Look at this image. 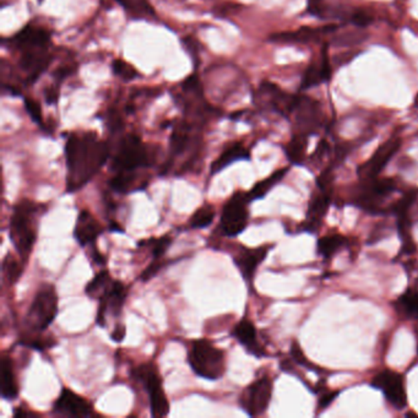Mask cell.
Masks as SVG:
<instances>
[{
    "instance_id": "1",
    "label": "cell",
    "mask_w": 418,
    "mask_h": 418,
    "mask_svg": "<svg viewBox=\"0 0 418 418\" xmlns=\"http://www.w3.org/2000/svg\"><path fill=\"white\" fill-rule=\"evenodd\" d=\"M109 147L98 140L96 134H72L65 144V159L68 167L67 192L79 190L100 172L106 164Z\"/></svg>"
},
{
    "instance_id": "2",
    "label": "cell",
    "mask_w": 418,
    "mask_h": 418,
    "mask_svg": "<svg viewBox=\"0 0 418 418\" xmlns=\"http://www.w3.org/2000/svg\"><path fill=\"white\" fill-rule=\"evenodd\" d=\"M38 209V205L32 201L21 200L14 208L10 219V239L23 260L28 259L36 242Z\"/></svg>"
},
{
    "instance_id": "3",
    "label": "cell",
    "mask_w": 418,
    "mask_h": 418,
    "mask_svg": "<svg viewBox=\"0 0 418 418\" xmlns=\"http://www.w3.org/2000/svg\"><path fill=\"white\" fill-rule=\"evenodd\" d=\"M188 362L194 373L209 380L222 378L226 371L225 353L209 340H197L192 342L188 353Z\"/></svg>"
},
{
    "instance_id": "4",
    "label": "cell",
    "mask_w": 418,
    "mask_h": 418,
    "mask_svg": "<svg viewBox=\"0 0 418 418\" xmlns=\"http://www.w3.org/2000/svg\"><path fill=\"white\" fill-rule=\"evenodd\" d=\"M150 166V153L142 139L135 134L123 138L114 155L112 167L117 173L135 172L138 168Z\"/></svg>"
},
{
    "instance_id": "5",
    "label": "cell",
    "mask_w": 418,
    "mask_h": 418,
    "mask_svg": "<svg viewBox=\"0 0 418 418\" xmlns=\"http://www.w3.org/2000/svg\"><path fill=\"white\" fill-rule=\"evenodd\" d=\"M58 311V296L51 285L38 289L30 307L26 322L32 331H45L51 325Z\"/></svg>"
},
{
    "instance_id": "6",
    "label": "cell",
    "mask_w": 418,
    "mask_h": 418,
    "mask_svg": "<svg viewBox=\"0 0 418 418\" xmlns=\"http://www.w3.org/2000/svg\"><path fill=\"white\" fill-rule=\"evenodd\" d=\"M133 375L139 380L150 395V406L153 417H166L170 413V402L164 394L162 380L153 364H142L135 368Z\"/></svg>"
},
{
    "instance_id": "7",
    "label": "cell",
    "mask_w": 418,
    "mask_h": 418,
    "mask_svg": "<svg viewBox=\"0 0 418 418\" xmlns=\"http://www.w3.org/2000/svg\"><path fill=\"white\" fill-rule=\"evenodd\" d=\"M248 192H239L225 205L221 216V232L226 237H237L248 226Z\"/></svg>"
},
{
    "instance_id": "8",
    "label": "cell",
    "mask_w": 418,
    "mask_h": 418,
    "mask_svg": "<svg viewBox=\"0 0 418 418\" xmlns=\"http://www.w3.org/2000/svg\"><path fill=\"white\" fill-rule=\"evenodd\" d=\"M372 385L384 394L386 402L396 410H402L407 406L405 380L402 374L385 369L374 377Z\"/></svg>"
},
{
    "instance_id": "9",
    "label": "cell",
    "mask_w": 418,
    "mask_h": 418,
    "mask_svg": "<svg viewBox=\"0 0 418 418\" xmlns=\"http://www.w3.org/2000/svg\"><path fill=\"white\" fill-rule=\"evenodd\" d=\"M272 382L267 377L255 380L254 383L249 385L244 390L243 395L241 397V404L249 416H259L267 410L269 404L272 402Z\"/></svg>"
},
{
    "instance_id": "10",
    "label": "cell",
    "mask_w": 418,
    "mask_h": 418,
    "mask_svg": "<svg viewBox=\"0 0 418 418\" xmlns=\"http://www.w3.org/2000/svg\"><path fill=\"white\" fill-rule=\"evenodd\" d=\"M402 146L400 138H391L390 140L384 142L378 150L373 153V156L368 160L367 162L362 164L358 168V175L363 181H371L378 178L380 172L384 170L390 160L395 155Z\"/></svg>"
},
{
    "instance_id": "11",
    "label": "cell",
    "mask_w": 418,
    "mask_h": 418,
    "mask_svg": "<svg viewBox=\"0 0 418 418\" xmlns=\"http://www.w3.org/2000/svg\"><path fill=\"white\" fill-rule=\"evenodd\" d=\"M294 112L300 130L298 134L308 136L317 133L322 120V109L317 101L309 97H297Z\"/></svg>"
},
{
    "instance_id": "12",
    "label": "cell",
    "mask_w": 418,
    "mask_h": 418,
    "mask_svg": "<svg viewBox=\"0 0 418 418\" xmlns=\"http://www.w3.org/2000/svg\"><path fill=\"white\" fill-rule=\"evenodd\" d=\"M362 188L361 192L357 198V203L368 211H377L378 204L395 190V182L390 178L384 179H371Z\"/></svg>"
},
{
    "instance_id": "13",
    "label": "cell",
    "mask_w": 418,
    "mask_h": 418,
    "mask_svg": "<svg viewBox=\"0 0 418 418\" xmlns=\"http://www.w3.org/2000/svg\"><path fill=\"white\" fill-rule=\"evenodd\" d=\"M259 100L264 102L267 107L277 113L287 116L294 112L297 97L291 96L289 94L283 92L276 85L272 82H263L259 89Z\"/></svg>"
},
{
    "instance_id": "14",
    "label": "cell",
    "mask_w": 418,
    "mask_h": 418,
    "mask_svg": "<svg viewBox=\"0 0 418 418\" xmlns=\"http://www.w3.org/2000/svg\"><path fill=\"white\" fill-rule=\"evenodd\" d=\"M53 408L58 415L68 417H90L94 415L90 402L67 388L62 390Z\"/></svg>"
},
{
    "instance_id": "15",
    "label": "cell",
    "mask_w": 418,
    "mask_h": 418,
    "mask_svg": "<svg viewBox=\"0 0 418 418\" xmlns=\"http://www.w3.org/2000/svg\"><path fill=\"white\" fill-rule=\"evenodd\" d=\"M126 289L124 285L119 281H113L111 289L100 298V305L97 311L96 322L100 327H104L106 314L112 313L114 316L119 314L126 298Z\"/></svg>"
},
{
    "instance_id": "16",
    "label": "cell",
    "mask_w": 418,
    "mask_h": 418,
    "mask_svg": "<svg viewBox=\"0 0 418 418\" xmlns=\"http://www.w3.org/2000/svg\"><path fill=\"white\" fill-rule=\"evenodd\" d=\"M12 43L16 45L21 51L34 50V48H47L51 43V34L45 29L29 25L12 37Z\"/></svg>"
},
{
    "instance_id": "17",
    "label": "cell",
    "mask_w": 418,
    "mask_h": 418,
    "mask_svg": "<svg viewBox=\"0 0 418 418\" xmlns=\"http://www.w3.org/2000/svg\"><path fill=\"white\" fill-rule=\"evenodd\" d=\"M102 232L103 227L100 225V222L91 215V212L82 210L78 216V222L74 230V237L76 242L81 247H85L87 244L95 242Z\"/></svg>"
},
{
    "instance_id": "18",
    "label": "cell",
    "mask_w": 418,
    "mask_h": 418,
    "mask_svg": "<svg viewBox=\"0 0 418 418\" xmlns=\"http://www.w3.org/2000/svg\"><path fill=\"white\" fill-rule=\"evenodd\" d=\"M267 255V248L243 249L238 253L237 256H234V264L237 265L238 270L242 274L244 280L252 281L254 276L256 269L259 267L263 260L265 259Z\"/></svg>"
},
{
    "instance_id": "19",
    "label": "cell",
    "mask_w": 418,
    "mask_h": 418,
    "mask_svg": "<svg viewBox=\"0 0 418 418\" xmlns=\"http://www.w3.org/2000/svg\"><path fill=\"white\" fill-rule=\"evenodd\" d=\"M233 336L254 356L261 357L265 355V352L256 339V329L254 324L249 322L248 319H242L238 322L233 329Z\"/></svg>"
},
{
    "instance_id": "20",
    "label": "cell",
    "mask_w": 418,
    "mask_h": 418,
    "mask_svg": "<svg viewBox=\"0 0 418 418\" xmlns=\"http://www.w3.org/2000/svg\"><path fill=\"white\" fill-rule=\"evenodd\" d=\"M330 79V65H329V59L327 57V50H322V56L320 58L311 63V67H308L305 72L303 80H302V85L300 89L305 90L313 86L322 84L324 81Z\"/></svg>"
},
{
    "instance_id": "21",
    "label": "cell",
    "mask_w": 418,
    "mask_h": 418,
    "mask_svg": "<svg viewBox=\"0 0 418 418\" xmlns=\"http://www.w3.org/2000/svg\"><path fill=\"white\" fill-rule=\"evenodd\" d=\"M330 206V197L328 192H320L317 197L311 199L308 209V215L305 220V230L307 231H317L322 225V221Z\"/></svg>"
},
{
    "instance_id": "22",
    "label": "cell",
    "mask_w": 418,
    "mask_h": 418,
    "mask_svg": "<svg viewBox=\"0 0 418 418\" xmlns=\"http://www.w3.org/2000/svg\"><path fill=\"white\" fill-rule=\"evenodd\" d=\"M1 396L6 400H15L19 395V386H17L16 377L14 373L12 358L3 356L1 360Z\"/></svg>"
},
{
    "instance_id": "23",
    "label": "cell",
    "mask_w": 418,
    "mask_h": 418,
    "mask_svg": "<svg viewBox=\"0 0 418 418\" xmlns=\"http://www.w3.org/2000/svg\"><path fill=\"white\" fill-rule=\"evenodd\" d=\"M241 160H249V151L242 144H233L230 147H227L223 153H221L220 157L214 161L211 164V175H216L222 170H225L227 166L237 162Z\"/></svg>"
},
{
    "instance_id": "24",
    "label": "cell",
    "mask_w": 418,
    "mask_h": 418,
    "mask_svg": "<svg viewBox=\"0 0 418 418\" xmlns=\"http://www.w3.org/2000/svg\"><path fill=\"white\" fill-rule=\"evenodd\" d=\"M190 130V125L187 122H183L175 126L173 134L170 136V153L173 157L182 155L192 144Z\"/></svg>"
},
{
    "instance_id": "25",
    "label": "cell",
    "mask_w": 418,
    "mask_h": 418,
    "mask_svg": "<svg viewBox=\"0 0 418 418\" xmlns=\"http://www.w3.org/2000/svg\"><path fill=\"white\" fill-rule=\"evenodd\" d=\"M319 34H320V30L303 28L296 32L274 34L272 40L274 42H283V43H305V42L316 40Z\"/></svg>"
},
{
    "instance_id": "26",
    "label": "cell",
    "mask_w": 418,
    "mask_h": 418,
    "mask_svg": "<svg viewBox=\"0 0 418 418\" xmlns=\"http://www.w3.org/2000/svg\"><path fill=\"white\" fill-rule=\"evenodd\" d=\"M287 170H289L287 168L276 170L275 173H272L270 177H267L264 181L259 182L258 184H255L253 189H252L250 192H248V197L249 199H250V201H252V200H258V199L264 198L266 194L270 192L272 188L275 187L277 183L283 179Z\"/></svg>"
},
{
    "instance_id": "27",
    "label": "cell",
    "mask_w": 418,
    "mask_h": 418,
    "mask_svg": "<svg viewBox=\"0 0 418 418\" xmlns=\"http://www.w3.org/2000/svg\"><path fill=\"white\" fill-rule=\"evenodd\" d=\"M112 283H113V280L109 275V272H101L91 280L90 283H87L85 289L86 294L92 298L100 300L102 296L111 289Z\"/></svg>"
},
{
    "instance_id": "28",
    "label": "cell",
    "mask_w": 418,
    "mask_h": 418,
    "mask_svg": "<svg viewBox=\"0 0 418 418\" xmlns=\"http://www.w3.org/2000/svg\"><path fill=\"white\" fill-rule=\"evenodd\" d=\"M347 239L340 234H328L318 241V253L324 258H331L345 245Z\"/></svg>"
},
{
    "instance_id": "29",
    "label": "cell",
    "mask_w": 418,
    "mask_h": 418,
    "mask_svg": "<svg viewBox=\"0 0 418 418\" xmlns=\"http://www.w3.org/2000/svg\"><path fill=\"white\" fill-rule=\"evenodd\" d=\"M307 150V136L297 134L292 138L286 147V155L289 162L294 164H300L305 159Z\"/></svg>"
},
{
    "instance_id": "30",
    "label": "cell",
    "mask_w": 418,
    "mask_h": 418,
    "mask_svg": "<svg viewBox=\"0 0 418 418\" xmlns=\"http://www.w3.org/2000/svg\"><path fill=\"white\" fill-rule=\"evenodd\" d=\"M126 12L136 17L155 16V10L148 0H116Z\"/></svg>"
},
{
    "instance_id": "31",
    "label": "cell",
    "mask_w": 418,
    "mask_h": 418,
    "mask_svg": "<svg viewBox=\"0 0 418 418\" xmlns=\"http://www.w3.org/2000/svg\"><path fill=\"white\" fill-rule=\"evenodd\" d=\"M3 272L6 276V283L14 285L23 274V266L21 263L12 254L6 255L3 260Z\"/></svg>"
},
{
    "instance_id": "32",
    "label": "cell",
    "mask_w": 418,
    "mask_h": 418,
    "mask_svg": "<svg viewBox=\"0 0 418 418\" xmlns=\"http://www.w3.org/2000/svg\"><path fill=\"white\" fill-rule=\"evenodd\" d=\"M397 307L407 317L418 318V291H407L402 294Z\"/></svg>"
},
{
    "instance_id": "33",
    "label": "cell",
    "mask_w": 418,
    "mask_h": 418,
    "mask_svg": "<svg viewBox=\"0 0 418 418\" xmlns=\"http://www.w3.org/2000/svg\"><path fill=\"white\" fill-rule=\"evenodd\" d=\"M215 219V210L210 205H204L194 212L190 219V226L192 228H205L209 227Z\"/></svg>"
},
{
    "instance_id": "34",
    "label": "cell",
    "mask_w": 418,
    "mask_h": 418,
    "mask_svg": "<svg viewBox=\"0 0 418 418\" xmlns=\"http://www.w3.org/2000/svg\"><path fill=\"white\" fill-rule=\"evenodd\" d=\"M135 175L134 172H123L117 173L109 181V187L118 192H128L131 187L135 184Z\"/></svg>"
},
{
    "instance_id": "35",
    "label": "cell",
    "mask_w": 418,
    "mask_h": 418,
    "mask_svg": "<svg viewBox=\"0 0 418 418\" xmlns=\"http://www.w3.org/2000/svg\"><path fill=\"white\" fill-rule=\"evenodd\" d=\"M20 342L23 346H28V347H31V349L37 351H45L47 349H51V347L57 344L56 340L52 339V338H42V336H37V338L23 336L20 340Z\"/></svg>"
},
{
    "instance_id": "36",
    "label": "cell",
    "mask_w": 418,
    "mask_h": 418,
    "mask_svg": "<svg viewBox=\"0 0 418 418\" xmlns=\"http://www.w3.org/2000/svg\"><path fill=\"white\" fill-rule=\"evenodd\" d=\"M112 69L117 76L122 78L125 81H130L138 76V72L135 69L122 59H116L112 64Z\"/></svg>"
},
{
    "instance_id": "37",
    "label": "cell",
    "mask_w": 418,
    "mask_h": 418,
    "mask_svg": "<svg viewBox=\"0 0 418 418\" xmlns=\"http://www.w3.org/2000/svg\"><path fill=\"white\" fill-rule=\"evenodd\" d=\"M25 108H26L28 113H29L30 117L34 120V123L42 125V123H43L42 109H41L40 104L34 101V98H29V97L25 98Z\"/></svg>"
},
{
    "instance_id": "38",
    "label": "cell",
    "mask_w": 418,
    "mask_h": 418,
    "mask_svg": "<svg viewBox=\"0 0 418 418\" xmlns=\"http://www.w3.org/2000/svg\"><path fill=\"white\" fill-rule=\"evenodd\" d=\"M172 243V238L170 236H164V237L157 238V239H151L150 244L153 245V255L155 259H160L167 248Z\"/></svg>"
},
{
    "instance_id": "39",
    "label": "cell",
    "mask_w": 418,
    "mask_h": 418,
    "mask_svg": "<svg viewBox=\"0 0 418 418\" xmlns=\"http://www.w3.org/2000/svg\"><path fill=\"white\" fill-rule=\"evenodd\" d=\"M164 261L160 259L153 260V263L150 264V265L147 266L146 269L142 272V276H140V280H142V283H147V281H150L153 277L156 276L157 274H159L160 270L164 267Z\"/></svg>"
},
{
    "instance_id": "40",
    "label": "cell",
    "mask_w": 418,
    "mask_h": 418,
    "mask_svg": "<svg viewBox=\"0 0 418 418\" xmlns=\"http://www.w3.org/2000/svg\"><path fill=\"white\" fill-rule=\"evenodd\" d=\"M338 391H327L324 395H322V397L319 399V404H318V407H320V408H325V407H328L331 402L336 399V396H338Z\"/></svg>"
},
{
    "instance_id": "41",
    "label": "cell",
    "mask_w": 418,
    "mask_h": 418,
    "mask_svg": "<svg viewBox=\"0 0 418 418\" xmlns=\"http://www.w3.org/2000/svg\"><path fill=\"white\" fill-rule=\"evenodd\" d=\"M125 335H126V329H125L124 325L123 324H118L116 328H114L113 331L111 333V338L116 342H122L123 340H124Z\"/></svg>"
},
{
    "instance_id": "42",
    "label": "cell",
    "mask_w": 418,
    "mask_h": 418,
    "mask_svg": "<svg viewBox=\"0 0 418 418\" xmlns=\"http://www.w3.org/2000/svg\"><path fill=\"white\" fill-rule=\"evenodd\" d=\"M291 353H292V357H294V360L298 362V363H300V364H307L305 355H303V352L300 350V346L297 345L296 342L291 346Z\"/></svg>"
},
{
    "instance_id": "43",
    "label": "cell",
    "mask_w": 418,
    "mask_h": 418,
    "mask_svg": "<svg viewBox=\"0 0 418 418\" xmlns=\"http://www.w3.org/2000/svg\"><path fill=\"white\" fill-rule=\"evenodd\" d=\"M14 416L17 418L32 417L34 413L29 412V411H25L23 408H16V410L14 411Z\"/></svg>"
},
{
    "instance_id": "44",
    "label": "cell",
    "mask_w": 418,
    "mask_h": 418,
    "mask_svg": "<svg viewBox=\"0 0 418 418\" xmlns=\"http://www.w3.org/2000/svg\"><path fill=\"white\" fill-rule=\"evenodd\" d=\"M94 260L96 261V264H98V265H104V264H106V259H104V256H103L101 253H98L97 250L94 252Z\"/></svg>"
},
{
    "instance_id": "45",
    "label": "cell",
    "mask_w": 418,
    "mask_h": 418,
    "mask_svg": "<svg viewBox=\"0 0 418 418\" xmlns=\"http://www.w3.org/2000/svg\"><path fill=\"white\" fill-rule=\"evenodd\" d=\"M109 230H111V231L123 232V230H122V228H120V227H119L116 222H112V223H111Z\"/></svg>"
},
{
    "instance_id": "46",
    "label": "cell",
    "mask_w": 418,
    "mask_h": 418,
    "mask_svg": "<svg viewBox=\"0 0 418 418\" xmlns=\"http://www.w3.org/2000/svg\"><path fill=\"white\" fill-rule=\"evenodd\" d=\"M416 336H417V353H418V329H417V331H416Z\"/></svg>"
}]
</instances>
